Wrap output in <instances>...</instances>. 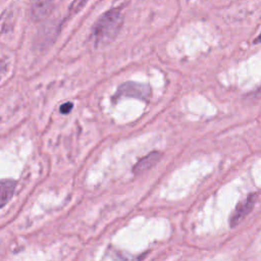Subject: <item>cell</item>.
Here are the masks:
<instances>
[{"mask_svg": "<svg viewBox=\"0 0 261 261\" xmlns=\"http://www.w3.org/2000/svg\"><path fill=\"white\" fill-rule=\"evenodd\" d=\"M72 103L70 102H67V103H64L60 106V112L63 113V114H67L70 112V110L72 109Z\"/></svg>", "mask_w": 261, "mask_h": 261, "instance_id": "cell-8", "label": "cell"}, {"mask_svg": "<svg viewBox=\"0 0 261 261\" xmlns=\"http://www.w3.org/2000/svg\"><path fill=\"white\" fill-rule=\"evenodd\" d=\"M162 154L160 152L154 151L149 153L147 156L143 157L142 159H140L134 166L133 171L135 174H142L144 172H146L147 170L151 169L153 166H155L159 160L161 159Z\"/></svg>", "mask_w": 261, "mask_h": 261, "instance_id": "cell-4", "label": "cell"}, {"mask_svg": "<svg viewBox=\"0 0 261 261\" xmlns=\"http://www.w3.org/2000/svg\"><path fill=\"white\" fill-rule=\"evenodd\" d=\"M0 186V204L1 207H4L13 196L16 181L12 179H2Z\"/></svg>", "mask_w": 261, "mask_h": 261, "instance_id": "cell-6", "label": "cell"}, {"mask_svg": "<svg viewBox=\"0 0 261 261\" xmlns=\"http://www.w3.org/2000/svg\"><path fill=\"white\" fill-rule=\"evenodd\" d=\"M52 9V0H35L32 5V17L35 20L45 18Z\"/></svg>", "mask_w": 261, "mask_h": 261, "instance_id": "cell-5", "label": "cell"}, {"mask_svg": "<svg viewBox=\"0 0 261 261\" xmlns=\"http://www.w3.org/2000/svg\"><path fill=\"white\" fill-rule=\"evenodd\" d=\"M255 43H261V33H260V35L256 38V40H255Z\"/></svg>", "mask_w": 261, "mask_h": 261, "instance_id": "cell-9", "label": "cell"}, {"mask_svg": "<svg viewBox=\"0 0 261 261\" xmlns=\"http://www.w3.org/2000/svg\"><path fill=\"white\" fill-rule=\"evenodd\" d=\"M118 93L120 95L137 97L140 99L147 100L150 96V88L146 85L136 83H125L119 87Z\"/></svg>", "mask_w": 261, "mask_h": 261, "instance_id": "cell-3", "label": "cell"}, {"mask_svg": "<svg viewBox=\"0 0 261 261\" xmlns=\"http://www.w3.org/2000/svg\"><path fill=\"white\" fill-rule=\"evenodd\" d=\"M256 195L255 194H252V195H249L246 200L240 202L236 209L233 210V212L231 213L230 217H229V224L231 227H234L236 225H238L240 223V221L245 217L247 216L250 211L253 209L254 207V203L256 201Z\"/></svg>", "mask_w": 261, "mask_h": 261, "instance_id": "cell-2", "label": "cell"}, {"mask_svg": "<svg viewBox=\"0 0 261 261\" xmlns=\"http://www.w3.org/2000/svg\"><path fill=\"white\" fill-rule=\"evenodd\" d=\"M86 1H87V0H74V1L71 3V5H70L69 10H70L71 12H72V10H73V12L76 13L81 8L84 7Z\"/></svg>", "mask_w": 261, "mask_h": 261, "instance_id": "cell-7", "label": "cell"}, {"mask_svg": "<svg viewBox=\"0 0 261 261\" xmlns=\"http://www.w3.org/2000/svg\"><path fill=\"white\" fill-rule=\"evenodd\" d=\"M123 23L120 8H112L103 13L92 30V40L96 46L106 45L113 41Z\"/></svg>", "mask_w": 261, "mask_h": 261, "instance_id": "cell-1", "label": "cell"}]
</instances>
